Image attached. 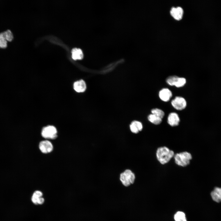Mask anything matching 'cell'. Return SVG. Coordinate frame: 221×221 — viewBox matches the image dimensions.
I'll return each instance as SVG.
<instances>
[{
	"label": "cell",
	"mask_w": 221,
	"mask_h": 221,
	"mask_svg": "<svg viewBox=\"0 0 221 221\" xmlns=\"http://www.w3.org/2000/svg\"><path fill=\"white\" fill-rule=\"evenodd\" d=\"M174 155L173 150L165 146L158 148L156 152L157 159L162 165L168 163L174 157Z\"/></svg>",
	"instance_id": "obj_1"
},
{
	"label": "cell",
	"mask_w": 221,
	"mask_h": 221,
	"mask_svg": "<svg viewBox=\"0 0 221 221\" xmlns=\"http://www.w3.org/2000/svg\"><path fill=\"white\" fill-rule=\"evenodd\" d=\"M174 157L175 163L176 165L185 167L190 164L192 156L190 153L184 151L175 154Z\"/></svg>",
	"instance_id": "obj_2"
},
{
	"label": "cell",
	"mask_w": 221,
	"mask_h": 221,
	"mask_svg": "<svg viewBox=\"0 0 221 221\" xmlns=\"http://www.w3.org/2000/svg\"><path fill=\"white\" fill-rule=\"evenodd\" d=\"M41 134L44 138L50 139H55L57 136V130L53 126H48L44 127Z\"/></svg>",
	"instance_id": "obj_3"
},
{
	"label": "cell",
	"mask_w": 221,
	"mask_h": 221,
	"mask_svg": "<svg viewBox=\"0 0 221 221\" xmlns=\"http://www.w3.org/2000/svg\"><path fill=\"white\" fill-rule=\"evenodd\" d=\"M171 104L173 107L178 110H182L187 106V102L184 98L180 96H176L171 101Z\"/></svg>",
	"instance_id": "obj_4"
},
{
	"label": "cell",
	"mask_w": 221,
	"mask_h": 221,
	"mask_svg": "<svg viewBox=\"0 0 221 221\" xmlns=\"http://www.w3.org/2000/svg\"><path fill=\"white\" fill-rule=\"evenodd\" d=\"M39 148L41 151L44 153H47L51 152L53 149L52 143L47 140L42 141L39 144Z\"/></svg>",
	"instance_id": "obj_5"
},
{
	"label": "cell",
	"mask_w": 221,
	"mask_h": 221,
	"mask_svg": "<svg viewBox=\"0 0 221 221\" xmlns=\"http://www.w3.org/2000/svg\"><path fill=\"white\" fill-rule=\"evenodd\" d=\"M180 122V118L178 114L175 112H172L169 114L167 118V122L171 126H178Z\"/></svg>",
	"instance_id": "obj_6"
},
{
	"label": "cell",
	"mask_w": 221,
	"mask_h": 221,
	"mask_svg": "<svg viewBox=\"0 0 221 221\" xmlns=\"http://www.w3.org/2000/svg\"><path fill=\"white\" fill-rule=\"evenodd\" d=\"M172 96L171 91L168 88H163L159 92V96L162 101L167 102L169 101Z\"/></svg>",
	"instance_id": "obj_7"
},
{
	"label": "cell",
	"mask_w": 221,
	"mask_h": 221,
	"mask_svg": "<svg viewBox=\"0 0 221 221\" xmlns=\"http://www.w3.org/2000/svg\"><path fill=\"white\" fill-rule=\"evenodd\" d=\"M183 10L180 7L172 8L170 13L172 16L177 20L181 19L183 14Z\"/></svg>",
	"instance_id": "obj_8"
},
{
	"label": "cell",
	"mask_w": 221,
	"mask_h": 221,
	"mask_svg": "<svg viewBox=\"0 0 221 221\" xmlns=\"http://www.w3.org/2000/svg\"><path fill=\"white\" fill-rule=\"evenodd\" d=\"M210 195L214 201L217 203L221 202V187H215L211 191Z\"/></svg>",
	"instance_id": "obj_9"
},
{
	"label": "cell",
	"mask_w": 221,
	"mask_h": 221,
	"mask_svg": "<svg viewBox=\"0 0 221 221\" xmlns=\"http://www.w3.org/2000/svg\"><path fill=\"white\" fill-rule=\"evenodd\" d=\"M73 87L75 90L78 92H82L85 91L86 88L85 82L80 80L75 82L74 83Z\"/></svg>",
	"instance_id": "obj_10"
},
{
	"label": "cell",
	"mask_w": 221,
	"mask_h": 221,
	"mask_svg": "<svg viewBox=\"0 0 221 221\" xmlns=\"http://www.w3.org/2000/svg\"><path fill=\"white\" fill-rule=\"evenodd\" d=\"M72 57L74 60L82 59L83 56L82 50L80 48H74L72 50Z\"/></svg>",
	"instance_id": "obj_11"
},
{
	"label": "cell",
	"mask_w": 221,
	"mask_h": 221,
	"mask_svg": "<svg viewBox=\"0 0 221 221\" xmlns=\"http://www.w3.org/2000/svg\"><path fill=\"white\" fill-rule=\"evenodd\" d=\"M148 119L150 122L156 125L160 124L162 121V119L152 114L149 115Z\"/></svg>",
	"instance_id": "obj_12"
},
{
	"label": "cell",
	"mask_w": 221,
	"mask_h": 221,
	"mask_svg": "<svg viewBox=\"0 0 221 221\" xmlns=\"http://www.w3.org/2000/svg\"><path fill=\"white\" fill-rule=\"evenodd\" d=\"M120 180L122 184L125 187H128L131 184L128 179L124 173L120 174Z\"/></svg>",
	"instance_id": "obj_13"
},
{
	"label": "cell",
	"mask_w": 221,
	"mask_h": 221,
	"mask_svg": "<svg viewBox=\"0 0 221 221\" xmlns=\"http://www.w3.org/2000/svg\"><path fill=\"white\" fill-rule=\"evenodd\" d=\"M123 173L128 179L131 184H134L135 178L134 174L129 169L125 170Z\"/></svg>",
	"instance_id": "obj_14"
},
{
	"label": "cell",
	"mask_w": 221,
	"mask_h": 221,
	"mask_svg": "<svg viewBox=\"0 0 221 221\" xmlns=\"http://www.w3.org/2000/svg\"><path fill=\"white\" fill-rule=\"evenodd\" d=\"M174 219L175 221H187L185 214L182 211H178L175 215Z\"/></svg>",
	"instance_id": "obj_15"
},
{
	"label": "cell",
	"mask_w": 221,
	"mask_h": 221,
	"mask_svg": "<svg viewBox=\"0 0 221 221\" xmlns=\"http://www.w3.org/2000/svg\"><path fill=\"white\" fill-rule=\"evenodd\" d=\"M152 114L162 119L165 115L164 112L158 108L152 109L151 110Z\"/></svg>",
	"instance_id": "obj_16"
},
{
	"label": "cell",
	"mask_w": 221,
	"mask_h": 221,
	"mask_svg": "<svg viewBox=\"0 0 221 221\" xmlns=\"http://www.w3.org/2000/svg\"><path fill=\"white\" fill-rule=\"evenodd\" d=\"M186 79L183 77H178L174 86L177 87H180L184 86L186 83Z\"/></svg>",
	"instance_id": "obj_17"
},
{
	"label": "cell",
	"mask_w": 221,
	"mask_h": 221,
	"mask_svg": "<svg viewBox=\"0 0 221 221\" xmlns=\"http://www.w3.org/2000/svg\"><path fill=\"white\" fill-rule=\"evenodd\" d=\"M4 37L7 41H11L13 38V36L11 31L10 30L2 32Z\"/></svg>",
	"instance_id": "obj_18"
},
{
	"label": "cell",
	"mask_w": 221,
	"mask_h": 221,
	"mask_svg": "<svg viewBox=\"0 0 221 221\" xmlns=\"http://www.w3.org/2000/svg\"><path fill=\"white\" fill-rule=\"evenodd\" d=\"M178 77L175 76H170L167 78L166 81L169 85L171 86H174Z\"/></svg>",
	"instance_id": "obj_19"
},
{
	"label": "cell",
	"mask_w": 221,
	"mask_h": 221,
	"mask_svg": "<svg viewBox=\"0 0 221 221\" xmlns=\"http://www.w3.org/2000/svg\"><path fill=\"white\" fill-rule=\"evenodd\" d=\"M3 36L2 33H0V48H5L7 46V42Z\"/></svg>",
	"instance_id": "obj_20"
},
{
	"label": "cell",
	"mask_w": 221,
	"mask_h": 221,
	"mask_svg": "<svg viewBox=\"0 0 221 221\" xmlns=\"http://www.w3.org/2000/svg\"><path fill=\"white\" fill-rule=\"evenodd\" d=\"M131 123L135 126L139 131H141L142 130V124L140 122L137 121H134L132 122Z\"/></svg>",
	"instance_id": "obj_21"
},
{
	"label": "cell",
	"mask_w": 221,
	"mask_h": 221,
	"mask_svg": "<svg viewBox=\"0 0 221 221\" xmlns=\"http://www.w3.org/2000/svg\"><path fill=\"white\" fill-rule=\"evenodd\" d=\"M130 128L131 131L133 133L137 134L139 132L135 126L131 123L130 125Z\"/></svg>",
	"instance_id": "obj_22"
},
{
	"label": "cell",
	"mask_w": 221,
	"mask_h": 221,
	"mask_svg": "<svg viewBox=\"0 0 221 221\" xmlns=\"http://www.w3.org/2000/svg\"><path fill=\"white\" fill-rule=\"evenodd\" d=\"M33 195L35 196L38 198H39L42 197L43 193L41 192L38 190H37L33 192Z\"/></svg>",
	"instance_id": "obj_23"
},
{
	"label": "cell",
	"mask_w": 221,
	"mask_h": 221,
	"mask_svg": "<svg viewBox=\"0 0 221 221\" xmlns=\"http://www.w3.org/2000/svg\"><path fill=\"white\" fill-rule=\"evenodd\" d=\"M39 198L33 195L31 198V200L33 203L35 204H38V201Z\"/></svg>",
	"instance_id": "obj_24"
},
{
	"label": "cell",
	"mask_w": 221,
	"mask_h": 221,
	"mask_svg": "<svg viewBox=\"0 0 221 221\" xmlns=\"http://www.w3.org/2000/svg\"><path fill=\"white\" fill-rule=\"evenodd\" d=\"M45 200L42 197L39 198L38 201V204H42L44 202Z\"/></svg>",
	"instance_id": "obj_25"
}]
</instances>
